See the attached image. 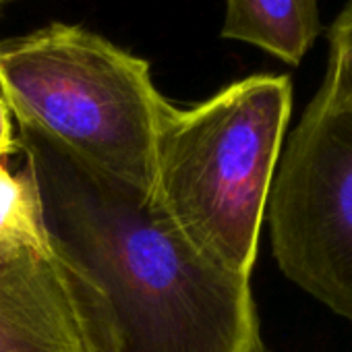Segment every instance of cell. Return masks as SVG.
I'll return each instance as SVG.
<instances>
[{"label": "cell", "mask_w": 352, "mask_h": 352, "mask_svg": "<svg viewBox=\"0 0 352 352\" xmlns=\"http://www.w3.org/2000/svg\"><path fill=\"white\" fill-rule=\"evenodd\" d=\"M46 236L94 292L110 352H265L251 278L195 249L143 193L19 129Z\"/></svg>", "instance_id": "cell-1"}, {"label": "cell", "mask_w": 352, "mask_h": 352, "mask_svg": "<svg viewBox=\"0 0 352 352\" xmlns=\"http://www.w3.org/2000/svg\"><path fill=\"white\" fill-rule=\"evenodd\" d=\"M292 112L288 75H251L210 100L164 114L153 206L206 257L251 278Z\"/></svg>", "instance_id": "cell-2"}, {"label": "cell", "mask_w": 352, "mask_h": 352, "mask_svg": "<svg viewBox=\"0 0 352 352\" xmlns=\"http://www.w3.org/2000/svg\"><path fill=\"white\" fill-rule=\"evenodd\" d=\"M0 98L19 129L151 197L160 122L172 106L147 60L79 25L0 40Z\"/></svg>", "instance_id": "cell-3"}, {"label": "cell", "mask_w": 352, "mask_h": 352, "mask_svg": "<svg viewBox=\"0 0 352 352\" xmlns=\"http://www.w3.org/2000/svg\"><path fill=\"white\" fill-rule=\"evenodd\" d=\"M265 218L282 274L352 321V104L315 94L282 147Z\"/></svg>", "instance_id": "cell-4"}, {"label": "cell", "mask_w": 352, "mask_h": 352, "mask_svg": "<svg viewBox=\"0 0 352 352\" xmlns=\"http://www.w3.org/2000/svg\"><path fill=\"white\" fill-rule=\"evenodd\" d=\"M0 352H110L94 292L50 241L0 234Z\"/></svg>", "instance_id": "cell-5"}, {"label": "cell", "mask_w": 352, "mask_h": 352, "mask_svg": "<svg viewBox=\"0 0 352 352\" xmlns=\"http://www.w3.org/2000/svg\"><path fill=\"white\" fill-rule=\"evenodd\" d=\"M321 34L317 0H226L222 38L300 65Z\"/></svg>", "instance_id": "cell-6"}, {"label": "cell", "mask_w": 352, "mask_h": 352, "mask_svg": "<svg viewBox=\"0 0 352 352\" xmlns=\"http://www.w3.org/2000/svg\"><path fill=\"white\" fill-rule=\"evenodd\" d=\"M0 234L30 243H48L30 174L25 168L13 174L5 160H0Z\"/></svg>", "instance_id": "cell-7"}, {"label": "cell", "mask_w": 352, "mask_h": 352, "mask_svg": "<svg viewBox=\"0 0 352 352\" xmlns=\"http://www.w3.org/2000/svg\"><path fill=\"white\" fill-rule=\"evenodd\" d=\"M329 67L319 96L333 104H352V0L329 28Z\"/></svg>", "instance_id": "cell-8"}, {"label": "cell", "mask_w": 352, "mask_h": 352, "mask_svg": "<svg viewBox=\"0 0 352 352\" xmlns=\"http://www.w3.org/2000/svg\"><path fill=\"white\" fill-rule=\"evenodd\" d=\"M17 137L13 133V112L7 102L0 98V160H7L9 155L17 153Z\"/></svg>", "instance_id": "cell-9"}, {"label": "cell", "mask_w": 352, "mask_h": 352, "mask_svg": "<svg viewBox=\"0 0 352 352\" xmlns=\"http://www.w3.org/2000/svg\"><path fill=\"white\" fill-rule=\"evenodd\" d=\"M0 5H3V0H0Z\"/></svg>", "instance_id": "cell-10"}, {"label": "cell", "mask_w": 352, "mask_h": 352, "mask_svg": "<svg viewBox=\"0 0 352 352\" xmlns=\"http://www.w3.org/2000/svg\"><path fill=\"white\" fill-rule=\"evenodd\" d=\"M3 3H7V0H3Z\"/></svg>", "instance_id": "cell-11"}]
</instances>
